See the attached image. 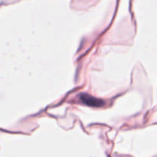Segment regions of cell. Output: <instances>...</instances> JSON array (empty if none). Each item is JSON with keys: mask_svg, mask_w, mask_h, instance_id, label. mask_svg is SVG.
I'll use <instances>...</instances> for the list:
<instances>
[{"mask_svg": "<svg viewBox=\"0 0 157 157\" xmlns=\"http://www.w3.org/2000/svg\"><path fill=\"white\" fill-rule=\"evenodd\" d=\"M80 100L83 104L87 106H90V107H101L104 104V101L101 100L94 98L88 94H83L80 96Z\"/></svg>", "mask_w": 157, "mask_h": 157, "instance_id": "6da1fadb", "label": "cell"}]
</instances>
